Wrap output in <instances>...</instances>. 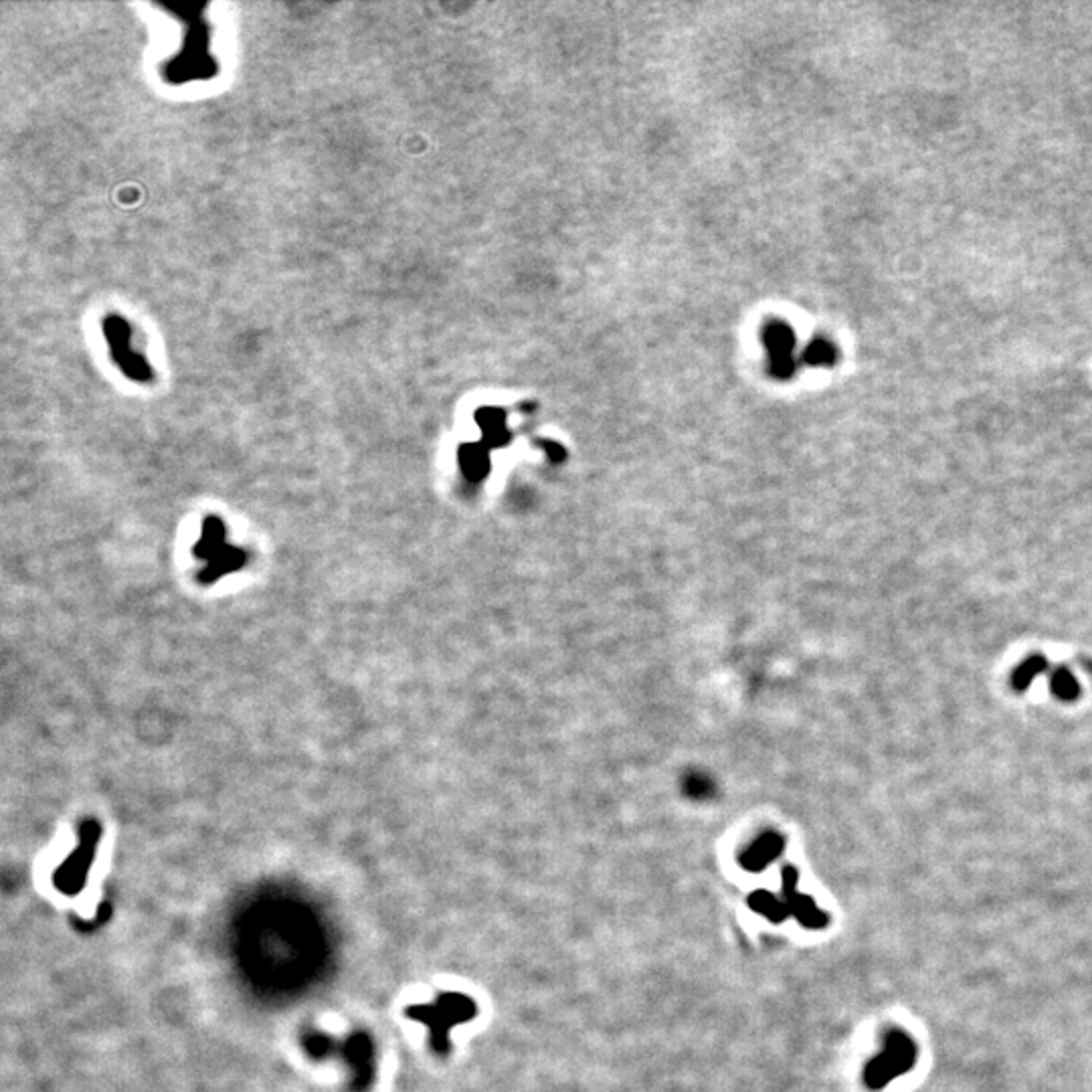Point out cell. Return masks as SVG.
<instances>
[{"mask_svg":"<svg viewBox=\"0 0 1092 1092\" xmlns=\"http://www.w3.org/2000/svg\"><path fill=\"white\" fill-rule=\"evenodd\" d=\"M476 1014V1004L470 998L459 994H447L433 1002V1006H419L415 1010H409L411 1018H415L417 1022H425L431 1028L433 1048L441 1056L449 1050V1030L459 1024L472 1022Z\"/></svg>","mask_w":1092,"mask_h":1092,"instance_id":"6da1fadb","label":"cell"},{"mask_svg":"<svg viewBox=\"0 0 1092 1092\" xmlns=\"http://www.w3.org/2000/svg\"><path fill=\"white\" fill-rule=\"evenodd\" d=\"M914 1062V1046L902 1034H892L886 1040V1046L878 1058H874L866 1068V1082L872 1088L884 1086L888 1080L906 1072Z\"/></svg>","mask_w":1092,"mask_h":1092,"instance_id":"7a4b0ae2","label":"cell"},{"mask_svg":"<svg viewBox=\"0 0 1092 1092\" xmlns=\"http://www.w3.org/2000/svg\"><path fill=\"white\" fill-rule=\"evenodd\" d=\"M99 832H101V828L93 820L81 824V828H79V842L81 844L59 870V876L63 878V882H61L63 890L75 892L73 888L83 884L85 872H87V868L91 864V858H93V850L99 844Z\"/></svg>","mask_w":1092,"mask_h":1092,"instance_id":"3957f363","label":"cell"},{"mask_svg":"<svg viewBox=\"0 0 1092 1092\" xmlns=\"http://www.w3.org/2000/svg\"><path fill=\"white\" fill-rule=\"evenodd\" d=\"M765 343H767L771 359L775 363L773 365L775 375H779V377L794 375V371H796V359H794L796 333L784 322H779V324L775 322V324H771L767 329Z\"/></svg>","mask_w":1092,"mask_h":1092,"instance_id":"277c9868","label":"cell"},{"mask_svg":"<svg viewBox=\"0 0 1092 1092\" xmlns=\"http://www.w3.org/2000/svg\"><path fill=\"white\" fill-rule=\"evenodd\" d=\"M784 900L790 908V912L806 926L820 928L828 924V916L814 904V900L798 890V872L788 868L784 872Z\"/></svg>","mask_w":1092,"mask_h":1092,"instance_id":"5b68a950","label":"cell"},{"mask_svg":"<svg viewBox=\"0 0 1092 1092\" xmlns=\"http://www.w3.org/2000/svg\"><path fill=\"white\" fill-rule=\"evenodd\" d=\"M786 848V842L784 838L779 834H773V832H767L762 836H758L740 856V864L750 870V872H758V870H765L773 860H777L779 856H782Z\"/></svg>","mask_w":1092,"mask_h":1092,"instance_id":"8992f818","label":"cell"},{"mask_svg":"<svg viewBox=\"0 0 1092 1092\" xmlns=\"http://www.w3.org/2000/svg\"><path fill=\"white\" fill-rule=\"evenodd\" d=\"M748 904H750V908L754 912L771 918L773 922H782L790 914V908H788L786 900L777 898V894L767 892V890H758V892L750 894Z\"/></svg>","mask_w":1092,"mask_h":1092,"instance_id":"52a82bcc","label":"cell"},{"mask_svg":"<svg viewBox=\"0 0 1092 1092\" xmlns=\"http://www.w3.org/2000/svg\"><path fill=\"white\" fill-rule=\"evenodd\" d=\"M684 796L696 802H706L716 796V786L712 779L704 773H690L682 782Z\"/></svg>","mask_w":1092,"mask_h":1092,"instance_id":"ba28073f","label":"cell"},{"mask_svg":"<svg viewBox=\"0 0 1092 1092\" xmlns=\"http://www.w3.org/2000/svg\"><path fill=\"white\" fill-rule=\"evenodd\" d=\"M804 361L812 367H834L838 361V349L828 339H816L804 353Z\"/></svg>","mask_w":1092,"mask_h":1092,"instance_id":"9c48e42d","label":"cell"},{"mask_svg":"<svg viewBox=\"0 0 1092 1092\" xmlns=\"http://www.w3.org/2000/svg\"><path fill=\"white\" fill-rule=\"evenodd\" d=\"M1050 688L1052 692L1058 696V698H1064V700H1072L1076 698L1078 694V684L1074 680V676L1066 670H1056L1054 676H1052V682H1050Z\"/></svg>","mask_w":1092,"mask_h":1092,"instance_id":"30bf717a","label":"cell"},{"mask_svg":"<svg viewBox=\"0 0 1092 1092\" xmlns=\"http://www.w3.org/2000/svg\"><path fill=\"white\" fill-rule=\"evenodd\" d=\"M1044 668H1046V662H1044L1042 658H1032V660H1028L1026 664H1022L1020 670H1018L1016 676H1014L1016 688H1022V690L1028 688V684H1030L1038 674H1042Z\"/></svg>","mask_w":1092,"mask_h":1092,"instance_id":"8fae6325","label":"cell"}]
</instances>
